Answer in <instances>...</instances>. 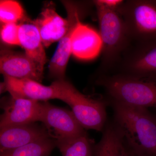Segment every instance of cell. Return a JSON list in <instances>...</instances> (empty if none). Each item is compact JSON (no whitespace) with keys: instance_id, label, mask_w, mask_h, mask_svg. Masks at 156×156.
Instances as JSON below:
<instances>
[{"instance_id":"6da1fadb","label":"cell","mask_w":156,"mask_h":156,"mask_svg":"<svg viewBox=\"0 0 156 156\" xmlns=\"http://www.w3.org/2000/svg\"><path fill=\"white\" fill-rule=\"evenodd\" d=\"M111 103L114 125L122 135L127 147L140 155L156 156V118L147 108Z\"/></svg>"},{"instance_id":"7a4b0ae2","label":"cell","mask_w":156,"mask_h":156,"mask_svg":"<svg viewBox=\"0 0 156 156\" xmlns=\"http://www.w3.org/2000/svg\"><path fill=\"white\" fill-rule=\"evenodd\" d=\"M93 2L97 10L102 42V57L98 76L112 74L131 41L117 9L106 7L99 0Z\"/></svg>"},{"instance_id":"3957f363","label":"cell","mask_w":156,"mask_h":156,"mask_svg":"<svg viewBox=\"0 0 156 156\" xmlns=\"http://www.w3.org/2000/svg\"><path fill=\"white\" fill-rule=\"evenodd\" d=\"M96 83L104 89L109 101L156 108V81L115 73L98 76Z\"/></svg>"},{"instance_id":"277c9868","label":"cell","mask_w":156,"mask_h":156,"mask_svg":"<svg viewBox=\"0 0 156 156\" xmlns=\"http://www.w3.org/2000/svg\"><path fill=\"white\" fill-rule=\"evenodd\" d=\"M56 81L60 92V100L69 105L82 127L85 130L103 131L106 124V108L108 101L84 95L69 81Z\"/></svg>"},{"instance_id":"5b68a950","label":"cell","mask_w":156,"mask_h":156,"mask_svg":"<svg viewBox=\"0 0 156 156\" xmlns=\"http://www.w3.org/2000/svg\"><path fill=\"white\" fill-rule=\"evenodd\" d=\"M117 11L131 42L156 40V0L124 1Z\"/></svg>"},{"instance_id":"8992f818","label":"cell","mask_w":156,"mask_h":156,"mask_svg":"<svg viewBox=\"0 0 156 156\" xmlns=\"http://www.w3.org/2000/svg\"><path fill=\"white\" fill-rule=\"evenodd\" d=\"M115 73L156 81V40L131 42L112 74Z\"/></svg>"},{"instance_id":"52a82bcc","label":"cell","mask_w":156,"mask_h":156,"mask_svg":"<svg viewBox=\"0 0 156 156\" xmlns=\"http://www.w3.org/2000/svg\"><path fill=\"white\" fill-rule=\"evenodd\" d=\"M40 122L47 128L56 144L75 139L86 132L72 111L55 106L48 101L41 103Z\"/></svg>"},{"instance_id":"ba28073f","label":"cell","mask_w":156,"mask_h":156,"mask_svg":"<svg viewBox=\"0 0 156 156\" xmlns=\"http://www.w3.org/2000/svg\"><path fill=\"white\" fill-rule=\"evenodd\" d=\"M66 12L68 24L67 30L59 41L57 48L49 65L51 77L55 81L65 80L66 70L72 54V37L74 31L81 22L83 15L82 5L70 1H62Z\"/></svg>"},{"instance_id":"9c48e42d","label":"cell","mask_w":156,"mask_h":156,"mask_svg":"<svg viewBox=\"0 0 156 156\" xmlns=\"http://www.w3.org/2000/svg\"><path fill=\"white\" fill-rule=\"evenodd\" d=\"M1 107L4 112L0 117V128L40 122V101L10 96L2 99Z\"/></svg>"},{"instance_id":"30bf717a","label":"cell","mask_w":156,"mask_h":156,"mask_svg":"<svg viewBox=\"0 0 156 156\" xmlns=\"http://www.w3.org/2000/svg\"><path fill=\"white\" fill-rule=\"evenodd\" d=\"M4 77L6 91L12 97L22 98L39 101H48L50 99L60 100L61 96L57 81H54L50 86H46L30 79Z\"/></svg>"},{"instance_id":"8fae6325","label":"cell","mask_w":156,"mask_h":156,"mask_svg":"<svg viewBox=\"0 0 156 156\" xmlns=\"http://www.w3.org/2000/svg\"><path fill=\"white\" fill-rule=\"evenodd\" d=\"M50 137L43 124L37 122L0 128V152L12 149Z\"/></svg>"},{"instance_id":"7c38bea8","label":"cell","mask_w":156,"mask_h":156,"mask_svg":"<svg viewBox=\"0 0 156 156\" xmlns=\"http://www.w3.org/2000/svg\"><path fill=\"white\" fill-rule=\"evenodd\" d=\"M0 71L4 76L16 79H30L41 83L43 74L25 53L2 50Z\"/></svg>"},{"instance_id":"4fadbf2b","label":"cell","mask_w":156,"mask_h":156,"mask_svg":"<svg viewBox=\"0 0 156 156\" xmlns=\"http://www.w3.org/2000/svg\"><path fill=\"white\" fill-rule=\"evenodd\" d=\"M20 46L25 51L39 72L44 75L47 61L44 47L34 20L24 17L19 24Z\"/></svg>"},{"instance_id":"5bb4252c","label":"cell","mask_w":156,"mask_h":156,"mask_svg":"<svg viewBox=\"0 0 156 156\" xmlns=\"http://www.w3.org/2000/svg\"><path fill=\"white\" fill-rule=\"evenodd\" d=\"M38 29L44 48L59 41L67 30L68 22L56 12L54 5L49 3L34 20Z\"/></svg>"},{"instance_id":"9a60e30c","label":"cell","mask_w":156,"mask_h":156,"mask_svg":"<svg viewBox=\"0 0 156 156\" xmlns=\"http://www.w3.org/2000/svg\"><path fill=\"white\" fill-rule=\"evenodd\" d=\"M102 48L100 34L82 22L79 23L72 37V54L79 59L90 60L99 55Z\"/></svg>"},{"instance_id":"2e32d148","label":"cell","mask_w":156,"mask_h":156,"mask_svg":"<svg viewBox=\"0 0 156 156\" xmlns=\"http://www.w3.org/2000/svg\"><path fill=\"white\" fill-rule=\"evenodd\" d=\"M100 141L94 144L92 156H130L122 135L114 124L104 128Z\"/></svg>"},{"instance_id":"e0dca14e","label":"cell","mask_w":156,"mask_h":156,"mask_svg":"<svg viewBox=\"0 0 156 156\" xmlns=\"http://www.w3.org/2000/svg\"><path fill=\"white\" fill-rule=\"evenodd\" d=\"M56 147L51 137L39 140L12 149L0 152V156H50Z\"/></svg>"},{"instance_id":"ac0fdd59","label":"cell","mask_w":156,"mask_h":156,"mask_svg":"<svg viewBox=\"0 0 156 156\" xmlns=\"http://www.w3.org/2000/svg\"><path fill=\"white\" fill-rule=\"evenodd\" d=\"M94 143L87 132L77 138L56 144L62 156H92Z\"/></svg>"},{"instance_id":"d6986e66","label":"cell","mask_w":156,"mask_h":156,"mask_svg":"<svg viewBox=\"0 0 156 156\" xmlns=\"http://www.w3.org/2000/svg\"><path fill=\"white\" fill-rule=\"evenodd\" d=\"M24 17V11L19 2L12 0L0 2V20L3 24L17 23Z\"/></svg>"},{"instance_id":"ffe728a7","label":"cell","mask_w":156,"mask_h":156,"mask_svg":"<svg viewBox=\"0 0 156 156\" xmlns=\"http://www.w3.org/2000/svg\"><path fill=\"white\" fill-rule=\"evenodd\" d=\"M19 24L4 23L1 30V37L3 42L10 45H20Z\"/></svg>"},{"instance_id":"44dd1931","label":"cell","mask_w":156,"mask_h":156,"mask_svg":"<svg viewBox=\"0 0 156 156\" xmlns=\"http://www.w3.org/2000/svg\"><path fill=\"white\" fill-rule=\"evenodd\" d=\"M128 150H129V154H130V156H148L138 154H136L135 153L133 152L132 151L130 150L129 149H128Z\"/></svg>"}]
</instances>
